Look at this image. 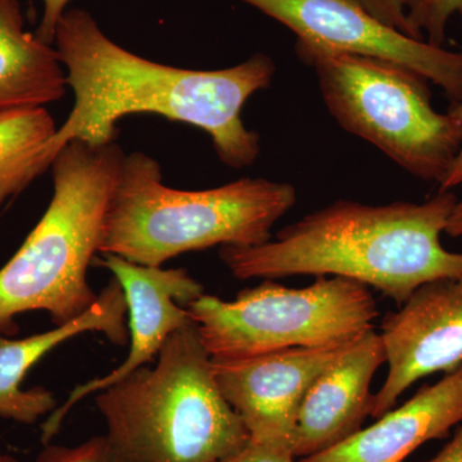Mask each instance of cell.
Returning <instances> with one entry per match:
<instances>
[{"label":"cell","instance_id":"21","mask_svg":"<svg viewBox=\"0 0 462 462\" xmlns=\"http://www.w3.org/2000/svg\"><path fill=\"white\" fill-rule=\"evenodd\" d=\"M44 12H42L41 26H39L36 36L47 44H53L54 35L58 23L67 11L66 7L69 0H42Z\"/></svg>","mask_w":462,"mask_h":462},{"label":"cell","instance_id":"14","mask_svg":"<svg viewBox=\"0 0 462 462\" xmlns=\"http://www.w3.org/2000/svg\"><path fill=\"white\" fill-rule=\"evenodd\" d=\"M462 422V364L379 421L300 462H403L419 447L443 439Z\"/></svg>","mask_w":462,"mask_h":462},{"label":"cell","instance_id":"1","mask_svg":"<svg viewBox=\"0 0 462 462\" xmlns=\"http://www.w3.org/2000/svg\"><path fill=\"white\" fill-rule=\"evenodd\" d=\"M53 44L75 96L74 108L48 144L53 160L71 141L115 142L118 121L138 114L199 127L233 169L252 166L260 156V136L245 127L242 109L272 84L276 67L266 54L211 71L162 65L116 44L89 12L78 8L60 18Z\"/></svg>","mask_w":462,"mask_h":462},{"label":"cell","instance_id":"13","mask_svg":"<svg viewBox=\"0 0 462 462\" xmlns=\"http://www.w3.org/2000/svg\"><path fill=\"white\" fill-rule=\"evenodd\" d=\"M126 316L124 289L114 278L98 294L93 306L75 320L23 339L0 334V418L32 425L53 412L57 409L53 392L42 387H21L27 373L45 355L79 334L96 331L114 345H126L129 342Z\"/></svg>","mask_w":462,"mask_h":462},{"label":"cell","instance_id":"5","mask_svg":"<svg viewBox=\"0 0 462 462\" xmlns=\"http://www.w3.org/2000/svg\"><path fill=\"white\" fill-rule=\"evenodd\" d=\"M109 442L125 462H223L249 440L225 400L196 322L143 366L98 392Z\"/></svg>","mask_w":462,"mask_h":462},{"label":"cell","instance_id":"20","mask_svg":"<svg viewBox=\"0 0 462 462\" xmlns=\"http://www.w3.org/2000/svg\"><path fill=\"white\" fill-rule=\"evenodd\" d=\"M358 5L366 9L370 14L378 18L385 25L393 27L398 32L412 36L407 21L406 12L401 0H354Z\"/></svg>","mask_w":462,"mask_h":462},{"label":"cell","instance_id":"7","mask_svg":"<svg viewBox=\"0 0 462 462\" xmlns=\"http://www.w3.org/2000/svg\"><path fill=\"white\" fill-rule=\"evenodd\" d=\"M187 309L207 352L220 361L343 345L373 329L379 315L369 287L340 276L298 289L264 281L230 302L203 294Z\"/></svg>","mask_w":462,"mask_h":462},{"label":"cell","instance_id":"25","mask_svg":"<svg viewBox=\"0 0 462 462\" xmlns=\"http://www.w3.org/2000/svg\"><path fill=\"white\" fill-rule=\"evenodd\" d=\"M0 462H23V461L17 460V458H14V456L5 454V452L3 451L2 446H0Z\"/></svg>","mask_w":462,"mask_h":462},{"label":"cell","instance_id":"15","mask_svg":"<svg viewBox=\"0 0 462 462\" xmlns=\"http://www.w3.org/2000/svg\"><path fill=\"white\" fill-rule=\"evenodd\" d=\"M67 87L56 48L26 32L17 0H0V111L45 107Z\"/></svg>","mask_w":462,"mask_h":462},{"label":"cell","instance_id":"12","mask_svg":"<svg viewBox=\"0 0 462 462\" xmlns=\"http://www.w3.org/2000/svg\"><path fill=\"white\" fill-rule=\"evenodd\" d=\"M387 363L382 337L370 329L315 380L298 412L291 451L298 460L320 454L363 430L372 415L374 375Z\"/></svg>","mask_w":462,"mask_h":462},{"label":"cell","instance_id":"18","mask_svg":"<svg viewBox=\"0 0 462 462\" xmlns=\"http://www.w3.org/2000/svg\"><path fill=\"white\" fill-rule=\"evenodd\" d=\"M33 462H125L107 436L90 438L75 447L45 445Z\"/></svg>","mask_w":462,"mask_h":462},{"label":"cell","instance_id":"23","mask_svg":"<svg viewBox=\"0 0 462 462\" xmlns=\"http://www.w3.org/2000/svg\"><path fill=\"white\" fill-rule=\"evenodd\" d=\"M428 462H462V422L451 442L447 443L442 451Z\"/></svg>","mask_w":462,"mask_h":462},{"label":"cell","instance_id":"4","mask_svg":"<svg viewBox=\"0 0 462 462\" xmlns=\"http://www.w3.org/2000/svg\"><path fill=\"white\" fill-rule=\"evenodd\" d=\"M126 154L116 142L71 141L51 162L53 197L41 221L0 270V334L44 311L56 327L80 318L98 294L88 269L102 245L106 214Z\"/></svg>","mask_w":462,"mask_h":462},{"label":"cell","instance_id":"16","mask_svg":"<svg viewBox=\"0 0 462 462\" xmlns=\"http://www.w3.org/2000/svg\"><path fill=\"white\" fill-rule=\"evenodd\" d=\"M57 130L45 107L0 111V207L50 169Z\"/></svg>","mask_w":462,"mask_h":462},{"label":"cell","instance_id":"3","mask_svg":"<svg viewBox=\"0 0 462 462\" xmlns=\"http://www.w3.org/2000/svg\"><path fill=\"white\" fill-rule=\"evenodd\" d=\"M296 200L293 185L263 178L175 189L163 182L156 160L135 152L125 156L118 173L99 254L161 267L185 252L263 245Z\"/></svg>","mask_w":462,"mask_h":462},{"label":"cell","instance_id":"11","mask_svg":"<svg viewBox=\"0 0 462 462\" xmlns=\"http://www.w3.org/2000/svg\"><path fill=\"white\" fill-rule=\"evenodd\" d=\"M388 374L373 396L379 419L396 406L413 383L454 372L462 364V279H443L416 289L382 322Z\"/></svg>","mask_w":462,"mask_h":462},{"label":"cell","instance_id":"2","mask_svg":"<svg viewBox=\"0 0 462 462\" xmlns=\"http://www.w3.org/2000/svg\"><path fill=\"white\" fill-rule=\"evenodd\" d=\"M452 190L422 203L337 200L252 247L224 245L220 258L240 281L340 276L375 288L398 306L421 285L462 279V254L440 242L457 202Z\"/></svg>","mask_w":462,"mask_h":462},{"label":"cell","instance_id":"9","mask_svg":"<svg viewBox=\"0 0 462 462\" xmlns=\"http://www.w3.org/2000/svg\"><path fill=\"white\" fill-rule=\"evenodd\" d=\"M97 263L109 270L124 289L129 315L130 351L126 360L102 378L79 385L62 406L51 413L42 427L45 445L57 436L76 403L103 391L158 357L167 338L176 330L194 324L187 307L205 294V288L184 269L142 266L102 254Z\"/></svg>","mask_w":462,"mask_h":462},{"label":"cell","instance_id":"17","mask_svg":"<svg viewBox=\"0 0 462 462\" xmlns=\"http://www.w3.org/2000/svg\"><path fill=\"white\" fill-rule=\"evenodd\" d=\"M412 36L434 47H443L449 20L462 21V0H401Z\"/></svg>","mask_w":462,"mask_h":462},{"label":"cell","instance_id":"19","mask_svg":"<svg viewBox=\"0 0 462 462\" xmlns=\"http://www.w3.org/2000/svg\"><path fill=\"white\" fill-rule=\"evenodd\" d=\"M223 462H300V460L287 446L249 438L247 445Z\"/></svg>","mask_w":462,"mask_h":462},{"label":"cell","instance_id":"8","mask_svg":"<svg viewBox=\"0 0 462 462\" xmlns=\"http://www.w3.org/2000/svg\"><path fill=\"white\" fill-rule=\"evenodd\" d=\"M287 26L297 42L409 67L462 100V51L434 47L385 25L354 0H240Z\"/></svg>","mask_w":462,"mask_h":462},{"label":"cell","instance_id":"10","mask_svg":"<svg viewBox=\"0 0 462 462\" xmlns=\"http://www.w3.org/2000/svg\"><path fill=\"white\" fill-rule=\"evenodd\" d=\"M355 340L316 348L297 346L239 360H212L215 379L249 438L291 449L307 392Z\"/></svg>","mask_w":462,"mask_h":462},{"label":"cell","instance_id":"22","mask_svg":"<svg viewBox=\"0 0 462 462\" xmlns=\"http://www.w3.org/2000/svg\"><path fill=\"white\" fill-rule=\"evenodd\" d=\"M448 114L451 115L457 123H460L462 126V100L451 105V107L448 109ZM460 185H462V145L457 157L455 158L454 163H452L451 169H449L446 178L440 182L439 190H452L455 189V188L460 187Z\"/></svg>","mask_w":462,"mask_h":462},{"label":"cell","instance_id":"24","mask_svg":"<svg viewBox=\"0 0 462 462\" xmlns=\"http://www.w3.org/2000/svg\"><path fill=\"white\" fill-rule=\"evenodd\" d=\"M445 233L454 236V238L462 236V199H457V202H456L454 209H452L451 215H449L448 221H447Z\"/></svg>","mask_w":462,"mask_h":462},{"label":"cell","instance_id":"6","mask_svg":"<svg viewBox=\"0 0 462 462\" xmlns=\"http://www.w3.org/2000/svg\"><path fill=\"white\" fill-rule=\"evenodd\" d=\"M314 69L325 106L352 135L369 142L404 171L440 184L462 145V126L431 105L430 81L409 67L297 42Z\"/></svg>","mask_w":462,"mask_h":462}]
</instances>
